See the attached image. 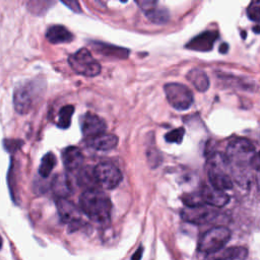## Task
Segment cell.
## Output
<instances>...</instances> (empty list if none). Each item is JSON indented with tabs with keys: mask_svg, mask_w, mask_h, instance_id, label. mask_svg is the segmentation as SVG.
Returning a JSON list of instances; mask_svg holds the SVG:
<instances>
[{
	"mask_svg": "<svg viewBox=\"0 0 260 260\" xmlns=\"http://www.w3.org/2000/svg\"><path fill=\"white\" fill-rule=\"evenodd\" d=\"M118 144V137L111 133H102L87 139V145L94 150L109 151L114 149Z\"/></svg>",
	"mask_w": 260,
	"mask_h": 260,
	"instance_id": "15",
	"label": "cell"
},
{
	"mask_svg": "<svg viewBox=\"0 0 260 260\" xmlns=\"http://www.w3.org/2000/svg\"><path fill=\"white\" fill-rule=\"evenodd\" d=\"M184 133H185V131L183 128H178V129L172 130L166 135V140L168 142H172V143H180L183 139Z\"/></svg>",
	"mask_w": 260,
	"mask_h": 260,
	"instance_id": "26",
	"label": "cell"
},
{
	"mask_svg": "<svg viewBox=\"0 0 260 260\" xmlns=\"http://www.w3.org/2000/svg\"><path fill=\"white\" fill-rule=\"evenodd\" d=\"M2 247V238H1V236H0V248Z\"/></svg>",
	"mask_w": 260,
	"mask_h": 260,
	"instance_id": "31",
	"label": "cell"
},
{
	"mask_svg": "<svg viewBox=\"0 0 260 260\" xmlns=\"http://www.w3.org/2000/svg\"><path fill=\"white\" fill-rule=\"evenodd\" d=\"M40 81H27L15 87L13 92L14 110L20 115L27 114L40 95Z\"/></svg>",
	"mask_w": 260,
	"mask_h": 260,
	"instance_id": "3",
	"label": "cell"
},
{
	"mask_svg": "<svg viewBox=\"0 0 260 260\" xmlns=\"http://www.w3.org/2000/svg\"><path fill=\"white\" fill-rule=\"evenodd\" d=\"M21 141L19 140H10V139H6L4 140V147L8 150V151H15L16 149H18L20 147V145H18L17 143H20Z\"/></svg>",
	"mask_w": 260,
	"mask_h": 260,
	"instance_id": "27",
	"label": "cell"
},
{
	"mask_svg": "<svg viewBox=\"0 0 260 260\" xmlns=\"http://www.w3.org/2000/svg\"><path fill=\"white\" fill-rule=\"evenodd\" d=\"M247 14L253 21L260 20V1H253L247 8Z\"/></svg>",
	"mask_w": 260,
	"mask_h": 260,
	"instance_id": "25",
	"label": "cell"
},
{
	"mask_svg": "<svg viewBox=\"0 0 260 260\" xmlns=\"http://www.w3.org/2000/svg\"><path fill=\"white\" fill-rule=\"evenodd\" d=\"M187 78L199 91H205L209 87V79L206 73L200 69H192L189 71Z\"/></svg>",
	"mask_w": 260,
	"mask_h": 260,
	"instance_id": "20",
	"label": "cell"
},
{
	"mask_svg": "<svg viewBox=\"0 0 260 260\" xmlns=\"http://www.w3.org/2000/svg\"><path fill=\"white\" fill-rule=\"evenodd\" d=\"M255 153V147L251 141L245 138H234L228 144L225 157L229 162L244 166L248 164L250 165Z\"/></svg>",
	"mask_w": 260,
	"mask_h": 260,
	"instance_id": "6",
	"label": "cell"
},
{
	"mask_svg": "<svg viewBox=\"0 0 260 260\" xmlns=\"http://www.w3.org/2000/svg\"><path fill=\"white\" fill-rule=\"evenodd\" d=\"M74 113V106L67 105L61 108L58 114L57 126L61 129H67L71 124V117Z\"/></svg>",
	"mask_w": 260,
	"mask_h": 260,
	"instance_id": "24",
	"label": "cell"
},
{
	"mask_svg": "<svg viewBox=\"0 0 260 260\" xmlns=\"http://www.w3.org/2000/svg\"><path fill=\"white\" fill-rule=\"evenodd\" d=\"M77 184L85 188V190H90V189H98V183L94 177L93 173V168L91 167H85L79 170L78 175H77Z\"/></svg>",
	"mask_w": 260,
	"mask_h": 260,
	"instance_id": "19",
	"label": "cell"
},
{
	"mask_svg": "<svg viewBox=\"0 0 260 260\" xmlns=\"http://www.w3.org/2000/svg\"><path fill=\"white\" fill-rule=\"evenodd\" d=\"M46 38L52 44H64L73 40L71 31L63 25L54 24L47 28Z\"/></svg>",
	"mask_w": 260,
	"mask_h": 260,
	"instance_id": "16",
	"label": "cell"
},
{
	"mask_svg": "<svg viewBox=\"0 0 260 260\" xmlns=\"http://www.w3.org/2000/svg\"><path fill=\"white\" fill-rule=\"evenodd\" d=\"M56 207L61 220L68 223L70 228L75 229L81 224V210L67 198H57Z\"/></svg>",
	"mask_w": 260,
	"mask_h": 260,
	"instance_id": "10",
	"label": "cell"
},
{
	"mask_svg": "<svg viewBox=\"0 0 260 260\" xmlns=\"http://www.w3.org/2000/svg\"><path fill=\"white\" fill-rule=\"evenodd\" d=\"M94 50L103 55L107 56H115L118 58H126L128 55V51L124 48H118L112 45L104 44V43H93L92 44Z\"/></svg>",
	"mask_w": 260,
	"mask_h": 260,
	"instance_id": "22",
	"label": "cell"
},
{
	"mask_svg": "<svg viewBox=\"0 0 260 260\" xmlns=\"http://www.w3.org/2000/svg\"><path fill=\"white\" fill-rule=\"evenodd\" d=\"M250 166H251L254 170L260 172V151L256 152V153L253 155V157H252V159H251V161H250Z\"/></svg>",
	"mask_w": 260,
	"mask_h": 260,
	"instance_id": "28",
	"label": "cell"
},
{
	"mask_svg": "<svg viewBox=\"0 0 260 260\" xmlns=\"http://www.w3.org/2000/svg\"><path fill=\"white\" fill-rule=\"evenodd\" d=\"M93 173L98 185L105 189H114L122 181L120 170L112 162H100L93 168Z\"/></svg>",
	"mask_w": 260,
	"mask_h": 260,
	"instance_id": "8",
	"label": "cell"
},
{
	"mask_svg": "<svg viewBox=\"0 0 260 260\" xmlns=\"http://www.w3.org/2000/svg\"><path fill=\"white\" fill-rule=\"evenodd\" d=\"M228 159L225 155L213 153L207 162V173L210 185L218 190L225 191L233 188V181L225 172Z\"/></svg>",
	"mask_w": 260,
	"mask_h": 260,
	"instance_id": "2",
	"label": "cell"
},
{
	"mask_svg": "<svg viewBox=\"0 0 260 260\" xmlns=\"http://www.w3.org/2000/svg\"><path fill=\"white\" fill-rule=\"evenodd\" d=\"M197 193L202 204L214 208L223 207L230 201V196L224 191L218 190L211 185H204Z\"/></svg>",
	"mask_w": 260,
	"mask_h": 260,
	"instance_id": "11",
	"label": "cell"
},
{
	"mask_svg": "<svg viewBox=\"0 0 260 260\" xmlns=\"http://www.w3.org/2000/svg\"><path fill=\"white\" fill-rule=\"evenodd\" d=\"M169 104L178 111L188 110L193 104V93L184 84L170 82L164 86Z\"/></svg>",
	"mask_w": 260,
	"mask_h": 260,
	"instance_id": "7",
	"label": "cell"
},
{
	"mask_svg": "<svg viewBox=\"0 0 260 260\" xmlns=\"http://www.w3.org/2000/svg\"><path fill=\"white\" fill-rule=\"evenodd\" d=\"M137 4L152 22L164 23L169 18L168 11L164 8H159L156 1H138Z\"/></svg>",
	"mask_w": 260,
	"mask_h": 260,
	"instance_id": "14",
	"label": "cell"
},
{
	"mask_svg": "<svg viewBox=\"0 0 260 260\" xmlns=\"http://www.w3.org/2000/svg\"><path fill=\"white\" fill-rule=\"evenodd\" d=\"M80 126L82 135L86 139L105 133L107 128L105 121L101 117L92 113H86L81 117Z\"/></svg>",
	"mask_w": 260,
	"mask_h": 260,
	"instance_id": "12",
	"label": "cell"
},
{
	"mask_svg": "<svg viewBox=\"0 0 260 260\" xmlns=\"http://www.w3.org/2000/svg\"><path fill=\"white\" fill-rule=\"evenodd\" d=\"M142 253H143V249H142V247H139V248L134 252V254L132 255L131 260H140L141 257H142Z\"/></svg>",
	"mask_w": 260,
	"mask_h": 260,
	"instance_id": "30",
	"label": "cell"
},
{
	"mask_svg": "<svg viewBox=\"0 0 260 260\" xmlns=\"http://www.w3.org/2000/svg\"><path fill=\"white\" fill-rule=\"evenodd\" d=\"M52 190L58 198H66L72 192V185L70 179L65 174L55 176L52 181Z\"/></svg>",
	"mask_w": 260,
	"mask_h": 260,
	"instance_id": "17",
	"label": "cell"
},
{
	"mask_svg": "<svg viewBox=\"0 0 260 260\" xmlns=\"http://www.w3.org/2000/svg\"><path fill=\"white\" fill-rule=\"evenodd\" d=\"M248 257V250L244 247H230L217 253L212 260H246Z\"/></svg>",
	"mask_w": 260,
	"mask_h": 260,
	"instance_id": "18",
	"label": "cell"
},
{
	"mask_svg": "<svg viewBox=\"0 0 260 260\" xmlns=\"http://www.w3.org/2000/svg\"><path fill=\"white\" fill-rule=\"evenodd\" d=\"M68 63L74 72L86 77L96 76L101 72L100 63L85 48L71 54L68 58Z\"/></svg>",
	"mask_w": 260,
	"mask_h": 260,
	"instance_id": "5",
	"label": "cell"
},
{
	"mask_svg": "<svg viewBox=\"0 0 260 260\" xmlns=\"http://www.w3.org/2000/svg\"><path fill=\"white\" fill-rule=\"evenodd\" d=\"M219 212L216 208L202 204L196 206H186L181 211V216L185 221L194 224H204L213 221Z\"/></svg>",
	"mask_w": 260,
	"mask_h": 260,
	"instance_id": "9",
	"label": "cell"
},
{
	"mask_svg": "<svg viewBox=\"0 0 260 260\" xmlns=\"http://www.w3.org/2000/svg\"><path fill=\"white\" fill-rule=\"evenodd\" d=\"M57 159L53 152H47L41 159L39 167V174L43 178H48L56 166Z\"/></svg>",
	"mask_w": 260,
	"mask_h": 260,
	"instance_id": "23",
	"label": "cell"
},
{
	"mask_svg": "<svg viewBox=\"0 0 260 260\" xmlns=\"http://www.w3.org/2000/svg\"><path fill=\"white\" fill-rule=\"evenodd\" d=\"M62 161L68 172H76L81 169L83 154L76 146H68L62 151Z\"/></svg>",
	"mask_w": 260,
	"mask_h": 260,
	"instance_id": "13",
	"label": "cell"
},
{
	"mask_svg": "<svg viewBox=\"0 0 260 260\" xmlns=\"http://www.w3.org/2000/svg\"><path fill=\"white\" fill-rule=\"evenodd\" d=\"M81 211L92 221L106 224L111 217V201L109 197L98 189L84 190L79 197Z\"/></svg>",
	"mask_w": 260,
	"mask_h": 260,
	"instance_id": "1",
	"label": "cell"
},
{
	"mask_svg": "<svg viewBox=\"0 0 260 260\" xmlns=\"http://www.w3.org/2000/svg\"><path fill=\"white\" fill-rule=\"evenodd\" d=\"M215 37L216 35H214L213 32H204L200 36H197L193 40H191L189 43V46L193 50H200V51L210 50L212 48Z\"/></svg>",
	"mask_w": 260,
	"mask_h": 260,
	"instance_id": "21",
	"label": "cell"
},
{
	"mask_svg": "<svg viewBox=\"0 0 260 260\" xmlns=\"http://www.w3.org/2000/svg\"><path fill=\"white\" fill-rule=\"evenodd\" d=\"M62 3L64 5H66L68 8H70L71 10H73L74 12H80L81 11L80 5L77 1H62Z\"/></svg>",
	"mask_w": 260,
	"mask_h": 260,
	"instance_id": "29",
	"label": "cell"
},
{
	"mask_svg": "<svg viewBox=\"0 0 260 260\" xmlns=\"http://www.w3.org/2000/svg\"><path fill=\"white\" fill-rule=\"evenodd\" d=\"M231 232L223 225L211 228L206 231L198 242V250L201 253L213 254L221 250V248L229 242Z\"/></svg>",
	"mask_w": 260,
	"mask_h": 260,
	"instance_id": "4",
	"label": "cell"
}]
</instances>
